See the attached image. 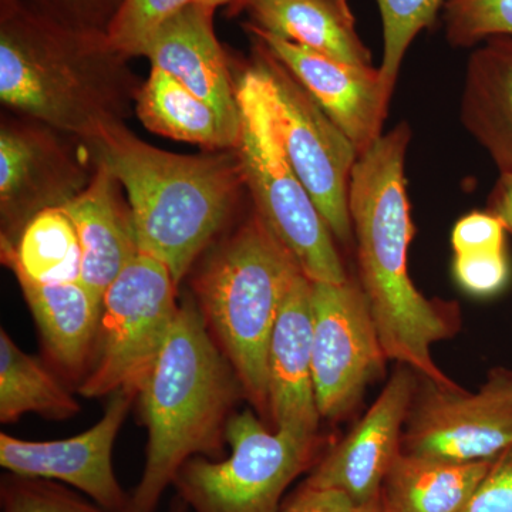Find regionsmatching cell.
<instances>
[{
	"label": "cell",
	"mask_w": 512,
	"mask_h": 512,
	"mask_svg": "<svg viewBox=\"0 0 512 512\" xmlns=\"http://www.w3.org/2000/svg\"><path fill=\"white\" fill-rule=\"evenodd\" d=\"M312 281L295 279L268 350V414L275 430L315 439L320 420L312 373Z\"/></svg>",
	"instance_id": "cell-16"
},
{
	"label": "cell",
	"mask_w": 512,
	"mask_h": 512,
	"mask_svg": "<svg viewBox=\"0 0 512 512\" xmlns=\"http://www.w3.org/2000/svg\"><path fill=\"white\" fill-rule=\"evenodd\" d=\"M511 443L512 367L490 369L477 392L419 376L403 430L404 453L474 463L494 460Z\"/></svg>",
	"instance_id": "cell-10"
},
{
	"label": "cell",
	"mask_w": 512,
	"mask_h": 512,
	"mask_svg": "<svg viewBox=\"0 0 512 512\" xmlns=\"http://www.w3.org/2000/svg\"><path fill=\"white\" fill-rule=\"evenodd\" d=\"M0 498L2 512H117L86 500L57 481L13 474L3 478Z\"/></svg>",
	"instance_id": "cell-29"
},
{
	"label": "cell",
	"mask_w": 512,
	"mask_h": 512,
	"mask_svg": "<svg viewBox=\"0 0 512 512\" xmlns=\"http://www.w3.org/2000/svg\"><path fill=\"white\" fill-rule=\"evenodd\" d=\"M407 123L383 134L353 168L349 211L357 252L359 284L375 319L387 359L419 376L453 384L434 362L433 348L460 330L458 306L429 299L409 274L414 237L406 183Z\"/></svg>",
	"instance_id": "cell-1"
},
{
	"label": "cell",
	"mask_w": 512,
	"mask_h": 512,
	"mask_svg": "<svg viewBox=\"0 0 512 512\" xmlns=\"http://www.w3.org/2000/svg\"><path fill=\"white\" fill-rule=\"evenodd\" d=\"M235 0H192V3H197V5L207 6V8L217 10L220 6H231Z\"/></svg>",
	"instance_id": "cell-36"
},
{
	"label": "cell",
	"mask_w": 512,
	"mask_h": 512,
	"mask_svg": "<svg viewBox=\"0 0 512 512\" xmlns=\"http://www.w3.org/2000/svg\"><path fill=\"white\" fill-rule=\"evenodd\" d=\"M245 397L234 367L211 335L197 301L180 302L177 318L140 394L148 430L146 464L130 510L154 512L187 461L224 454L228 421Z\"/></svg>",
	"instance_id": "cell-4"
},
{
	"label": "cell",
	"mask_w": 512,
	"mask_h": 512,
	"mask_svg": "<svg viewBox=\"0 0 512 512\" xmlns=\"http://www.w3.org/2000/svg\"><path fill=\"white\" fill-rule=\"evenodd\" d=\"M15 276L47 355L64 373H82L96 350L103 302L79 281L39 284Z\"/></svg>",
	"instance_id": "cell-21"
},
{
	"label": "cell",
	"mask_w": 512,
	"mask_h": 512,
	"mask_svg": "<svg viewBox=\"0 0 512 512\" xmlns=\"http://www.w3.org/2000/svg\"><path fill=\"white\" fill-rule=\"evenodd\" d=\"M130 57L103 30L55 18L32 0H0V100L80 141L123 124L138 90Z\"/></svg>",
	"instance_id": "cell-2"
},
{
	"label": "cell",
	"mask_w": 512,
	"mask_h": 512,
	"mask_svg": "<svg viewBox=\"0 0 512 512\" xmlns=\"http://www.w3.org/2000/svg\"><path fill=\"white\" fill-rule=\"evenodd\" d=\"M382 15L383 60L379 67L387 89L394 92L404 56L416 36L433 26L447 0H376Z\"/></svg>",
	"instance_id": "cell-26"
},
{
	"label": "cell",
	"mask_w": 512,
	"mask_h": 512,
	"mask_svg": "<svg viewBox=\"0 0 512 512\" xmlns=\"http://www.w3.org/2000/svg\"><path fill=\"white\" fill-rule=\"evenodd\" d=\"M248 25L355 66H373L348 0H249Z\"/></svg>",
	"instance_id": "cell-20"
},
{
	"label": "cell",
	"mask_w": 512,
	"mask_h": 512,
	"mask_svg": "<svg viewBox=\"0 0 512 512\" xmlns=\"http://www.w3.org/2000/svg\"><path fill=\"white\" fill-rule=\"evenodd\" d=\"M507 228L493 212H471L454 225L451 247L454 255L501 252L505 249Z\"/></svg>",
	"instance_id": "cell-31"
},
{
	"label": "cell",
	"mask_w": 512,
	"mask_h": 512,
	"mask_svg": "<svg viewBox=\"0 0 512 512\" xmlns=\"http://www.w3.org/2000/svg\"><path fill=\"white\" fill-rule=\"evenodd\" d=\"M249 0H235L231 6H229V15L235 16L238 13L244 12L245 8H247Z\"/></svg>",
	"instance_id": "cell-37"
},
{
	"label": "cell",
	"mask_w": 512,
	"mask_h": 512,
	"mask_svg": "<svg viewBox=\"0 0 512 512\" xmlns=\"http://www.w3.org/2000/svg\"><path fill=\"white\" fill-rule=\"evenodd\" d=\"M67 134L20 116L0 126V247H15L40 212L62 208L89 185V150L73 148Z\"/></svg>",
	"instance_id": "cell-12"
},
{
	"label": "cell",
	"mask_w": 512,
	"mask_h": 512,
	"mask_svg": "<svg viewBox=\"0 0 512 512\" xmlns=\"http://www.w3.org/2000/svg\"><path fill=\"white\" fill-rule=\"evenodd\" d=\"M461 512H512V443L494 458L484 480Z\"/></svg>",
	"instance_id": "cell-32"
},
{
	"label": "cell",
	"mask_w": 512,
	"mask_h": 512,
	"mask_svg": "<svg viewBox=\"0 0 512 512\" xmlns=\"http://www.w3.org/2000/svg\"><path fill=\"white\" fill-rule=\"evenodd\" d=\"M380 504L366 507L336 488L303 485L302 490L279 512H373Z\"/></svg>",
	"instance_id": "cell-34"
},
{
	"label": "cell",
	"mask_w": 512,
	"mask_h": 512,
	"mask_svg": "<svg viewBox=\"0 0 512 512\" xmlns=\"http://www.w3.org/2000/svg\"><path fill=\"white\" fill-rule=\"evenodd\" d=\"M417 379L412 367L397 365L362 420L319 461L303 485L336 488L366 507L382 503L384 480L402 451Z\"/></svg>",
	"instance_id": "cell-14"
},
{
	"label": "cell",
	"mask_w": 512,
	"mask_h": 512,
	"mask_svg": "<svg viewBox=\"0 0 512 512\" xmlns=\"http://www.w3.org/2000/svg\"><path fill=\"white\" fill-rule=\"evenodd\" d=\"M137 397L128 390L111 394L99 423L70 439L32 441L0 434V466L13 476L69 485L106 510L130 511L131 495L114 473L113 448Z\"/></svg>",
	"instance_id": "cell-13"
},
{
	"label": "cell",
	"mask_w": 512,
	"mask_h": 512,
	"mask_svg": "<svg viewBox=\"0 0 512 512\" xmlns=\"http://www.w3.org/2000/svg\"><path fill=\"white\" fill-rule=\"evenodd\" d=\"M245 29L311 94L320 109L352 141L359 157L383 136L393 93L387 89L379 69L320 55L248 23Z\"/></svg>",
	"instance_id": "cell-15"
},
{
	"label": "cell",
	"mask_w": 512,
	"mask_h": 512,
	"mask_svg": "<svg viewBox=\"0 0 512 512\" xmlns=\"http://www.w3.org/2000/svg\"><path fill=\"white\" fill-rule=\"evenodd\" d=\"M303 274L258 212L201 266L198 308L256 412L268 414V350L289 289Z\"/></svg>",
	"instance_id": "cell-5"
},
{
	"label": "cell",
	"mask_w": 512,
	"mask_h": 512,
	"mask_svg": "<svg viewBox=\"0 0 512 512\" xmlns=\"http://www.w3.org/2000/svg\"><path fill=\"white\" fill-rule=\"evenodd\" d=\"M3 264L39 284L79 281L82 247L64 208L40 212L26 225L15 247H0Z\"/></svg>",
	"instance_id": "cell-24"
},
{
	"label": "cell",
	"mask_w": 512,
	"mask_h": 512,
	"mask_svg": "<svg viewBox=\"0 0 512 512\" xmlns=\"http://www.w3.org/2000/svg\"><path fill=\"white\" fill-rule=\"evenodd\" d=\"M36 6L70 25L103 30L123 0H32Z\"/></svg>",
	"instance_id": "cell-33"
},
{
	"label": "cell",
	"mask_w": 512,
	"mask_h": 512,
	"mask_svg": "<svg viewBox=\"0 0 512 512\" xmlns=\"http://www.w3.org/2000/svg\"><path fill=\"white\" fill-rule=\"evenodd\" d=\"M460 116L500 175L512 174V37H491L471 55Z\"/></svg>",
	"instance_id": "cell-19"
},
{
	"label": "cell",
	"mask_w": 512,
	"mask_h": 512,
	"mask_svg": "<svg viewBox=\"0 0 512 512\" xmlns=\"http://www.w3.org/2000/svg\"><path fill=\"white\" fill-rule=\"evenodd\" d=\"M84 146L93 163L107 168L126 191L140 252L163 262L180 285L245 187L237 151L168 153L140 140L124 124Z\"/></svg>",
	"instance_id": "cell-3"
},
{
	"label": "cell",
	"mask_w": 512,
	"mask_h": 512,
	"mask_svg": "<svg viewBox=\"0 0 512 512\" xmlns=\"http://www.w3.org/2000/svg\"><path fill=\"white\" fill-rule=\"evenodd\" d=\"M312 373L322 419L348 416L370 383L384 375L387 359L362 288L312 282Z\"/></svg>",
	"instance_id": "cell-11"
},
{
	"label": "cell",
	"mask_w": 512,
	"mask_h": 512,
	"mask_svg": "<svg viewBox=\"0 0 512 512\" xmlns=\"http://www.w3.org/2000/svg\"><path fill=\"white\" fill-rule=\"evenodd\" d=\"M444 23L448 43L454 47L512 37V0H447Z\"/></svg>",
	"instance_id": "cell-28"
},
{
	"label": "cell",
	"mask_w": 512,
	"mask_h": 512,
	"mask_svg": "<svg viewBox=\"0 0 512 512\" xmlns=\"http://www.w3.org/2000/svg\"><path fill=\"white\" fill-rule=\"evenodd\" d=\"M136 113L144 127L158 136L210 151L237 148V140L228 133L214 107L157 67H151L150 76L138 90Z\"/></svg>",
	"instance_id": "cell-23"
},
{
	"label": "cell",
	"mask_w": 512,
	"mask_h": 512,
	"mask_svg": "<svg viewBox=\"0 0 512 512\" xmlns=\"http://www.w3.org/2000/svg\"><path fill=\"white\" fill-rule=\"evenodd\" d=\"M94 165L89 185L63 208L72 218L82 247L79 282L103 302L104 293L140 254V247L130 205L120 194L121 184L103 165Z\"/></svg>",
	"instance_id": "cell-18"
},
{
	"label": "cell",
	"mask_w": 512,
	"mask_h": 512,
	"mask_svg": "<svg viewBox=\"0 0 512 512\" xmlns=\"http://www.w3.org/2000/svg\"><path fill=\"white\" fill-rule=\"evenodd\" d=\"M192 0H123L106 29L114 49L127 57L144 55L151 37Z\"/></svg>",
	"instance_id": "cell-27"
},
{
	"label": "cell",
	"mask_w": 512,
	"mask_h": 512,
	"mask_svg": "<svg viewBox=\"0 0 512 512\" xmlns=\"http://www.w3.org/2000/svg\"><path fill=\"white\" fill-rule=\"evenodd\" d=\"M177 288L153 256L140 252L128 262L104 293L96 353L79 386L83 397L140 394L177 318Z\"/></svg>",
	"instance_id": "cell-7"
},
{
	"label": "cell",
	"mask_w": 512,
	"mask_h": 512,
	"mask_svg": "<svg viewBox=\"0 0 512 512\" xmlns=\"http://www.w3.org/2000/svg\"><path fill=\"white\" fill-rule=\"evenodd\" d=\"M214 15L215 9L190 3L157 30L143 57L150 60L151 67L171 74L214 107L238 143L241 120L237 83L215 35Z\"/></svg>",
	"instance_id": "cell-17"
},
{
	"label": "cell",
	"mask_w": 512,
	"mask_h": 512,
	"mask_svg": "<svg viewBox=\"0 0 512 512\" xmlns=\"http://www.w3.org/2000/svg\"><path fill=\"white\" fill-rule=\"evenodd\" d=\"M235 83L241 120L235 151L256 212L312 282L343 284L349 276L336 239L289 163L258 62Z\"/></svg>",
	"instance_id": "cell-6"
},
{
	"label": "cell",
	"mask_w": 512,
	"mask_h": 512,
	"mask_svg": "<svg viewBox=\"0 0 512 512\" xmlns=\"http://www.w3.org/2000/svg\"><path fill=\"white\" fill-rule=\"evenodd\" d=\"M170 512H191V511H190V508H188L187 505H185L183 503V501L180 500V503L173 505V508H171Z\"/></svg>",
	"instance_id": "cell-38"
},
{
	"label": "cell",
	"mask_w": 512,
	"mask_h": 512,
	"mask_svg": "<svg viewBox=\"0 0 512 512\" xmlns=\"http://www.w3.org/2000/svg\"><path fill=\"white\" fill-rule=\"evenodd\" d=\"M453 276L458 286L476 298H493L511 278L507 251L454 255Z\"/></svg>",
	"instance_id": "cell-30"
},
{
	"label": "cell",
	"mask_w": 512,
	"mask_h": 512,
	"mask_svg": "<svg viewBox=\"0 0 512 512\" xmlns=\"http://www.w3.org/2000/svg\"><path fill=\"white\" fill-rule=\"evenodd\" d=\"M80 412V404L45 365L23 352L5 329L0 332V421L15 423L35 413L50 420H66Z\"/></svg>",
	"instance_id": "cell-25"
},
{
	"label": "cell",
	"mask_w": 512,
	"mask_h": 512,
	"mask_svg": "<svg viewBox=\"0 0 512 512\" xmlns=\"http://www.w3.org/2000/svg\"><path fill=\"white\" fill-rule=\"evenodd\" d=\"M491 463H457L400 451L384 480L383 505L390 512H461Z\"/></svg>",
	"instance_id": "cell-22"
},
{
	"label": "cell",
	"mask_w": 512,
	"mask_h": 512,
	"mask_svg": "<svg viewBox=\"0 0 512 512\" xmlns=\"http://www.w3.org/2000/svg\"><path fill=\"white\" fill-rule=\"evenodd\" d=\"M224 460L194 457L174 481L191 512H279L295 478L311 467L318 440L266 429L251 410L232 414Z\"/></svg>",
	"instance_id": "cell-8"
},
{
	"label": "cell",
	"mask_w": 512,
	"mask_h": 512,
	"mask_svg": "<svg viewBox=\"0 0 512 512\" xmlns=\"http://www.w3.org/2000/svg\"><path fill=\"white\" fill-rule=\"evenodd\" d=\"M487 211L493 212L504 222L512 235V174H501L488 195Z\"/></svg>",
	"instance_id": "cell-35"
},
{
	"label": "cell",
	"mask_w": 512,
	"mask_h": 512,
	"mask_svg": "<svg viewBox=\"0 0 512 512\" xmlns=\"http://www.w3.org/2000/svg\"><path fill=\"white\" fill-rule=\"evenodd\" d=\"M254 42L255 60L268 82L276 127L289 163L336 241L355 244L349 188L359 153L301 83L258 40Z\"/></svg>",
	"instance_id": "cell-9"
},
{
	"label": "cell",
	"mask_w": 512,
	"mask_h": 512,
	"mask_svg": "<svg viewBox=\"0 0 512 512\" xmlns=\"http://www.w3.org/2000/svg\"><path fill=\"white\" fill-rule=\"evenodd\" d=\"M373 512H390V511L387 510L386 507H384L383 501H382V504H380L379 507H377L376 510L373 511Z\"/></svg>",
	"instance_id": "cell-39"
}]
</instances>
